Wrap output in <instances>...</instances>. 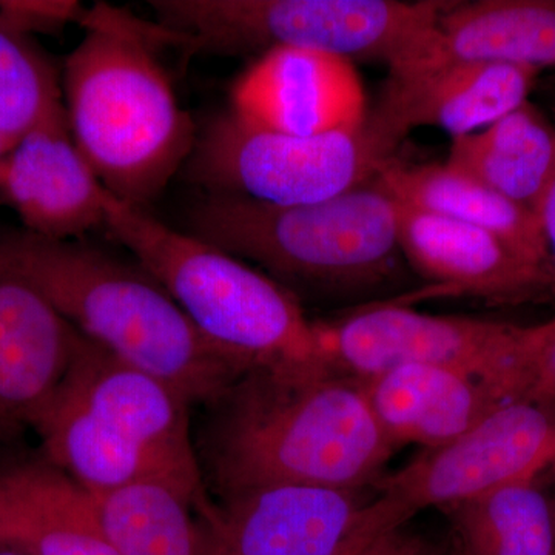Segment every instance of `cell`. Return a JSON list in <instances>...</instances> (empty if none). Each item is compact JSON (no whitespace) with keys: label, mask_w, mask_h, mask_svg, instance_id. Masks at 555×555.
I'll use <instances>...</instances> for the list:
<instances>
[{"label":"cell","mask_w":555,"mask_h":555,"mask_svg":"<svg viewBox=\"0 0 555 555\" xmlns=\"http://www.w3.org/2000/svg\"><path fill=\"white\" fill-rule=\"evenodd\" d=\"M210 404L204 454L222 500L275 486L357 491L396 451L360 379L326 366L250 371Z\"/></svg>","instance_id":"obj_1"},{"label":"cell","mask_w":555,"mask_h":555,"mask_svg":"<svg viewBox=\"0 0 555 555\" xmlns=\"http://www.w3.org/2000/svg\"><path fill=\"white\" fill-rule=\"evenodd\" d=\"M80 24L86 38L62 73L69 130L109 195L145 210L188 166L198 138L156 56L173 36L102 5Z\"/></svg>","instance_id":"obj_2"},{"label":"cell","mask_w":555,"mask_h":555,"mask_svg":"<svg viewBox=\"0 0 555 555\" xmlns=\"http://www.w3.org/2000/svg\"><path fill=\"white\" fill-rule=\"evenodd\" d=\"M0 264L38 288L94 345L193 403H211L247 374L211 346L147 270L87 246L27 232L0 236Z\"/></svg>","instance_id":"obj_3"},{"label":"cell","mask_w":555,"mask_h":555,"mask_svg":"<svg viewBox=\"0 0 555 555\" xmlns=\"http://www.w3.org/2000/svg\"><path fill=\"white\" fill-rule=\"evenodd\" d=\"M188 400L78 334L64 378L33 422L50 463L93 494L139 481L173 486L210 509Z\"/></svg>","instance_id":"obj_4"},{"label":"cell","mask_w":555,"mask_h":555,"mask_svg":"<svg viewBox=\"0 0 555 555\" xmlns=\"http://www.w3.org/2000/svg\"><path fill=\"white\" fill-rule=\"evenodd\" d=\"M105 230L169 292L201 335L244 371L328 367L317 323L294 295L243 259L109 193Z\"/></svg>","instance_id":"obj_5"},{"label":"cell","mask_w":555,"mask_h":555,"mask_svg":"<svg viewBox=\"0 0 555 555\" xmlns=\"http://www.w3.org/2000/svg\"><path fill=\"white\" fill-rule=\"evenodd\" d=\"M273 275L321 288H371L400 258L398 201L377 175L335 198L275 206L207 195L189 232Z\"/></svg>","instance_id":"obj_6"},{"label":"cell","mask_w":555,"mask_h":555,"mask_svg":"<svg viewBox=\"0 0 555 555\" xmlns=\"http://www.w3.org/2000/svg\"><path fill=\"white\" fill-rule=\"evenodd\" d=\"M158 25L190 53L305 49L382 61L389 72L426 56L448 2L398 0H155Z\"/></svg>","instance_id":"obj_7"},{"label":"cell","mask_w":555,"mask_h":555,"mask_svg":"<svg viewBox=\"0 0 555 555\" xmlns=\"http://www.w3.org/2000/svg\"><path fill=\"white\" fill-rule=\"evenodd\" d=\"M383 163L363 129L298 137L248 126L229 112L201 131L185 167L208 195L299 206L363 184Z\"/></svg>","instance_id":"obj_8"},{"label":"cell","mask_w":555,"mask_h":555,"mask_svg":"<svg viewBox=\"0 0 555 555\" xmlns=\"http://www.w3.org/2000/svg\"><path fill=\"white\" fill-rule=\"evenodd\" d=\"M554 462L553 406L505 401L463 436L379 480L377 496L366 502L369 528L377 534L396 531L422 511L469 502L537 477Z\"/></svg>","instance_id":"obj_9"},{"label":"cell","mask_w":555,"mask_h":555,"mask_svg":"<svg viewBox=\"0 0 555 555\" xmlns=\"http://www.w3.org/2000/svg\"><path fill=\"white\" fill-rule=\"evenodd\" d=\"M317 332L327 366L345 377L363 382L390 369L425 364L465 372L503 400H517L524 326L379 305L317 323Z\"/></svg>","instance_id":"obj_10"},{"label":"cell","mask_w":555,"mask_h":555,"mask_svg":"<svg viewBox=\"0 0 555 555\" xmlns=\"http://www.w3.org/2000/svg\"><path fill=\"white\" fill-rule=\"evenodd\" d=\"M540 69L511 64L440 62L390 72L363 131L382 160L418 127L452 139L476 133L528 101Z\"/></svg>","instance_id":"obj_11"},{"label":"cell","mask_w":555,"mask_h":555,"mask_svg":"<svg viewBox=\"0 0 555 555\" xmlns=\"http://www.w3.org/2000/svg\"><path fill=\"white\" fill-rule=\"evenodd\" d=\"M201 517L203 555H347L379 537L357 491L313 486L258 489Z\"/></svg>","instance_id":"obj_12"},{"label":"cell","mask_w":555,"mask_h":555,"mask_svg":"<svg viewBox=\"0 0 555 555\" xmlns=\"http://www.w3.org/2000/svg\"><path fill=\"white\" fill-rule=\"evenodd\" d=\"M230 102V113L248 126L298 137L360 131L369 113L352 62L291 47L259 54Z\"/></svg>","instance_id":"obj_13"},{"label":"cell","mask_w":555,"mask_h":555,"mask_svg":"<svg viewBox=\"0 0 555 555\" xmlns=\"http://www.w3.org/2000/svg\"><path fill=\"white\" fill-rule=\"evenodd\" d=\"M398 233L401 255L440 295L494 306L555 301V268L521 257L486 230L398 201Z\"/></svg>","instance_id":"obj_14"},{"label":"cell","mask_w":555,"mask_h":555,"mask_svg":"<svg viewBox=\"0 0 555 555\" xmlns=\"http://www.w3.org/2000/svg\"><path fill=\"white\" fill-rule=\"evenodd\" d=\"M0 196L25 230L42 238L79 241L105 229L108 192L73 138L64 101L54 102L10 150Z\"/></svg>","instance_id":"obj_15"},{"label":"cell","mask_w":555,"mask_h":555,"mask_svg":"<svg viewBox=\"0 0 555 555\" xmlns=\"http://www.w3.org/2000/svg\"><path fill=\"white\" fill-rule=\"evenodd\" d=\"M76 339L38 288L0 264V434L31 427L64 378Z\"/></svg>","instance_id":"obj_16"},{"label":"cell","mask_w":555,"mask_h":555,"mask_svg":"<svg viewBox=\"0 0 555 555\" xmlns=\"http://www.w3.org/2000/svg\"><path fill=\"white\" fill-rule=\"evenodd\" d=\"M0 546L22 555H119L93 494L46 456L0 467Z\"/></svg>","instance_id":"obj_17"},{"label":"cell","mask_w":555,"mask_h":555,"mask_svg":"<svg viewBox=\"0 0 555 555\" xmlns=\"http://www.w3.org/2000/svg\"><path fill=\"white\" fill-rule=\"evenodd\" d=\"M361 385L379 429L396 449L443 447L505 403L480 378L425 364L390 369Z\"/></svg>","instance_id":"obj_18"},{"label":"cell","mask_w":555,"mask_h":555,"mask_svg":"<svg viewBox=\"0 0 555 555\" xmlns=\"http://www.w3.org/2000/svg\"><path fill=\"white\" fill-rule=\"evenodd\" d=\"M440 62L555 68V0L448 2L429 53L415 65Z\"/></svg>","instance_id":"obj_19"},{"label":"cell","mask_w":555,"mask_h":555,"mask_svg":"<svg viewBox=\"0 0 555 555\" xmlns=\"http://www.w3.org/2000/svg\"><path fill=\"white\" fill-rule=\"evenodd\" d=\"M377 177L401 203L486 230L521 257L555 268L534 211L483 182L447 164H408L396 156L382 164Z\"/></svg>","instance_id":"obj_20"},{"label":"cell","mask_w":555,"mask_h":555,"mask_svg":"<svg viewBox=\"0 0 555 555\" xmlns=\"http://www.w3.org/2000/svg\"><path fill=\"white\" fill-rule=\"evenodd\" d=\"M555 160V126L526 101L495 122L452 139L447 166L534 211Z\"/></svg>","instance_id":"obj_21"},{"label":"cell","mask_w":555,"mask_h":555,"mask_svg":"<svg viewBox=\"0 0 555 555\" xmlns=\"http://www.w3.org/2000/svg\"><path fill=\"white\" fill-rule=\"evenodd\" d=\"M456 555H555V505L535 477L444 509Z\"/></svg>","instance_id":"obj_22"},{"label":"cell","mask_w":555,"mask_h":555,"mask_svg":"<svg viewBox=\"0 0 555 555\" xmlns=\"http://www.w3.org/2000/svg\"><path fill=\"white\" fill-rule=\"evenodd\" d=\"M93 500L102 532L119 555H203L195 502L173 486L139 481L98 492Z\"/></svg>","instance_id":"obj_23"},{"label":"cell","mask_w":555,"mask_h":555,"mask_svg":"<svg viewBox=\"0 0 555 555\" xmlns=\"http://www.w3.org/2000/svg\"><path fill=\"white\" fill-rule=\"evenodd\" d=\"M62 100L60 75L24 33L0 20V139L11 149Z\"/></svg>","instance_id":"obj_24"},{"label":"cell","mask_w":555,"mask_h":555,"mask_svg":"<svg viewBox=\"0 0 555 555\" xmlns=\"http://www.w3.org/2000/svg\"><path fill=\"white\" fill-rule=\"evenodd\" d=\"M517 400L555 403V318L526 327Z\"/></svg>","instance_id":"obj_25"},{"label":"cell","mask_w":555,"mask_h":555,"mask_svg":"<svg viewBox=\"0 0 555 555\" xmlns=\"http://www.w3.org/2000/svg\"><path fill=\"white\" fill-rule=\"evenodd\" d=\"M87 11L76 2L43 0H7L0 2V20L24 35L61 30L68 22H82Z\"/></svg>","instance_id":"obj_26"},{"label":"cell","mask_w":555,"mask_h":555,"mask_svg":"<svg viewBox=\"0 0 555 555\" xmlns=\"http://www.w3.org/2000/svg\"><path fill=\"white\" fill-rule=\"evenodd\" d=\"M427 546L403 528L386 532L347 555H426Z\"/></svg>","instance_id":"obj_27"},{"label":"cell","mask_w":555,"mask_h":555,"mask_svg":"<svg viewBox=\"0 0 555 555\" xmlns=\"http://www.w3.org/2000/svg\"><path fill=\"white\" fill-rule=\"evenodd\" d=\"M534 214L539 219L540 228H542L543 236H545L555 266V160L545 188L537 199Z\"/></svg>","instance_id":"obj_28"},{"label":"cell","mask_w":555,"mask_h":555,"mask_svg":"<svg viewBox=\"0 0 555 555\" xmlns=\"http://www.w3.org/2000/svg\"><path fill=\"white\" fill-rule=\"evenodd\" d=\"M10 145H7L5 142L0 139V171H2L3 163H5L7 155L10 153Z\"/></svg>","instance_id":"obj_29"},{"label":"cell","mask_w":555,"mask_h":555,"mask_svg":"<svg viewBox=\"0 0 555 555\" xmlns=\"http://www.w3.org/2000/svg\"><path fill=\"white\" fill-rule=\"evenodd\" d=\"M0 555H22V554L16 553V551L9 550V547L0 546Z\"/></svg>","instance_id":"obj_30"},{"label":"cell","mask_w":555,"mask_h":555,"mask_svg":"<svg viewBox=\"0 0 555 555\" xmlns=\"http://www.w3.org/2000/svg\"><path fill=\"white\" fill-rule=\"evenodd\" d=\"M426 555H451V554H444V553H433V551H427ZM456 555V554H452Z\"/></svg>","instance_id":"obj_31"},{"label":"cell","mask_w":555,"mask_h":555,"mask_svg":"<svg viewBox=\"0 0 555 555\" xmlns=\"http://www.w3.org/2000/svg\"><path fill=\"white\" fill-rule=\"evenodd\" d=\"M551 466H553V467H554V470H555V462H554V463H553V465H551Z\"/></svg>","instance_id":"obj_32"}]
</instances>
